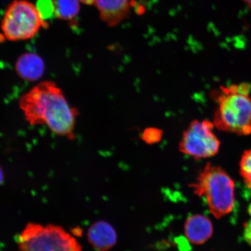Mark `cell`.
I'll return each mask as SVG.
<instances>
[{"mask_svg":"<svg viewBox=\"0 0 251 251\" xmlns=\"http://www.w3.org/2000/svg\"><path fill=\"white\" fill-rule=\"evenodd\" d=\"M19 106L30 125H45L57 136L75 139L78 111L54 81L37 84L21 97Z\"/></svg>","mask_w":251,"mask_h":251,"instance_id":"obj_1","label":"cell"},{"mask_svg":"<svg viewBox=\"0 0 251 251\" xmlns=\"http://www.w3.org/2000/svg\"><path fill=\"white\" fill-rule=\"evenodd\" d=\"M215 97L218 106L213 124L219 130L238 136L251 134V86L243 83L222 86Z\"/></svg>","mask_w":251,"mask_h":251,"instance_id":"obj_2","label":"cell"},{"mask_svg":"<svg viewBox=\"0 0 251 251\" xmlns=\"http://www.w3.org/2000/svg\"><path fill=\"white\" fill-rule=\"evenodd\" d=\"M189 187L194 194L205 199L210 212L216 219L230 213L234 203V183L227 172L208 163Z\"/></svg>","mask_w":251,"mask_h":251,"instance_id":"obj_3","label":"cell"},{"mask_svg":"<svg viewBox=\"0 0 251 251\" xmlns=\"http://www.w3.org/2000/svg\"><path fill=\"white\" fill-rule=\"evenodd\" d=\"M21 251H82L80 244L58 226L29 224L18 237Z\"/></svg>","mask_w":251,"mask_h":251,"instance_id":"obj_4","label":"cell"},{"mask_svg":"<svg viewBox=\"0 0 251 251\" xmlns=\"http://www.w3.org/2000/svg\"><path fill=\"white\" fill-rule=\"evenodd\" d=\"M45 25L37 6L25 0H15L6 9L1 30L6 39L17 42L33 38Z\"/></svg>","mask_w":251,"mask_h":251,"instance_id":"obj_5","label":"cell"},{"mask_svg":"<svg viewBox=\"0 0 251 251\" xmlns=\"http://www.w3.org/2000/svg\"><path fill=\"white\" fill-rule=\"evenodd\" d=\"M215 125L208 120H194L182 135L178 149L196 160L211 158L219 151L221 141L214 133Z\"/></svg>","mask_w":251,"mask_h":251,"instance_id":"obj_6","label":"cell"},{"mask_svg":"<svg viewBox=\"0 0 251 251\" xmlns=\"http://www.w3.org/2000/svg\"><path fill=\"white\" fill-rule=\"evenodd\" d=\"M100 17L109 27H114L130 13V0H96Z\"/></svg>","mask_w":251,"mask_h":251,"instance_id":"obj_7","label":"cell"},{"mask_svg":"<svg viewBox=\"0 0 251 251\" xmlns=\"http://www.w3.org/2000/svg\"><path fill=\"white\" fill-rule=\"evenodd\" d=\"M213 227L210 220L202 215L190 216L184 224L185 237L190 243L201 245L212 236Z\"/></svg>","mask_w":251,"mask_h":251,"instance_id":"obj_8","label":"cell"},{"mask_svg":"<svg viewBox=\"0 0 251 251\" xmlns=\"http://www.w3.org/2000/svg\"><path fill=\"white\" fill-rule=\"evenodd\" d=\"M88 240L92 246L99 251H107L115 246L117 234L114 227L105 221H99L88 231Z\"/></svg>","mask_w":251,"mask_h":251,"instance_id":"obj_9","label":"cell"},{"mask_svg":"<svg viewBox=\"0 0 251 251\" xmlns=\"http://www.w3.org/2000/svg\"><path fill=\"white\" fill-rule=\"evenodd\" d=\"M15 71L23 79L34 81L42 77L45 71L43 59L33 52H27L19 57Z\"/></svg>","mask_w":251,"mask_h":251,"instance_id":"obj_10","label":"cell"},{"mask_svg":"<svg viewBox=\"0 0 251 251\" xmlns=\"http://www.w3.org/2000/svg\"><path fill=\"white\" fill-rule=\"evenodd\" d=\"M79 0H52L54 13L60 20L70 21L80 11Z\"/></svg>","mask_w":251,"mask_h":251,"instance_id":"obj_11","label":"cell"},{"mask_svg":"<svg viewBox=\"0 0 251 251\" xmlns=\"http://www.w3.org/2000/svg\"><path fill=\"white\" fill-rule=\"evenodd\" d=\"M240 173L245 181L251 184V149L245 151L241 156Z\"/></svg>","mask_w":251,"mask_h":251,"instance_id":"obj_12","label":"cell"},{"mask_svg":"<svg viewBox=\"0 0 251 251\" xmlns=\"http://www.w3.org/2000/svg\"><path fill=\"white\" fill-rule=\"evenodd\" d=\"M163 134V131L158 128L148 127L143 131L141 139L146 144L152 145L159 143L162 139Z\"/></svg>","mask_w":251,"mask_h":251,"instance_id":"obj_13","label":"cell"},{"mask_svg":"<svg viewBox=\"0 0 251 251\" xmlns=\"http://www.w3.org/2000/svg\"><path fill=\"white\" fill-rule=\"evenodd\" d=\"M37 7L42 14L44 20L54 13V8H53L51 0H39Z\"/></svg>","mask_w":251,"mask_h":251,"instance_id":"obj_14","label":"cell"},{"mask_svg":"<svg viewBox=\"0 0 251 251\" xmlns=\"http://www.w3.org/2000/svg\"><path fill=\"white\" fill-rule=\"evenodd\" d=\"M243 235L244 240L251 246V220L245 226Z\"/></svg>","mask_w":251,"mask_h":251,"instance_id":"obj_15","label":"cell"},{"mask_svg":"<svg viewBox=\"0 0 251 251\" xmlns=\"http://www.w3.org/2000/svg\"><path fill=\"white\" fill-rule=\"evenodd\" d=\"M79 1L86 5H92L95 4L96 0H79Z\"/></svg>","mask_w":251,"mask_h":251,"instance_id":"obj_16","label":"cell"},{"mask_svg":"<svg viewBox=\"0 0 251 251\" xmlns=\"http://www.w3.org/2000/svg\"><path fill=\"white\" fill-rule=\"evenodd\" d=\"M4 172H3L1 166H0V186L2 184L3 182H4Z\"/></svg>","mask_w":251,"mask_h":251,"instance_id":"obj_17","label":"cell"},{"mask_svg":"<svg viewBox=\"0 0 251 251\" xmlns=\"http://www.w3.org/2000/svg\"><path fill=\"white\" fill-rule=\"evenodd\" d=\"M243 1L246 3L248 7L251 9V0H243Z\"/></svg>","mask_w":251,"mask_h":251,"instance_id":"obj_18","label":"cell"},{"mask_svg":"<svg viewBox=\"0 0 251 251\" xmlns=\"http://www.w3.org/2000/svg\"><path fill=\"white\" fill-rule=\"evenodd\" d=\"M248 212H249V214L251 216V203L249 206V208H248Z\"/></svg>","mask_w":251,"mask_h":251,"instance_id":"obj_19","label":"cell"}]
</instances>
